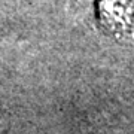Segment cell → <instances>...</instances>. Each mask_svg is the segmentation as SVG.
<instances>
[{"label":"cell","instance_id":"6da1fadb","mask_svg":"<svg viewBox=\"0 0 134 134\" xmlns=\"http://www.w3.org/2000/svg\"><path fill=\"white\" fill-rule=\"evenodd\" d=\"M100 19L112 33L134 37V0H100Z\"/></svg>","mask_w":134,"mask_h":134}]
</instances>
